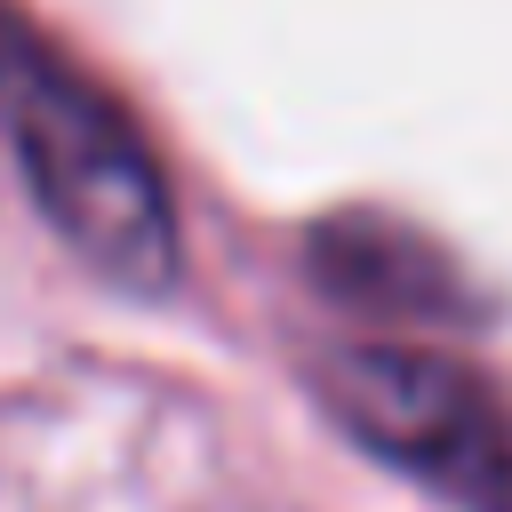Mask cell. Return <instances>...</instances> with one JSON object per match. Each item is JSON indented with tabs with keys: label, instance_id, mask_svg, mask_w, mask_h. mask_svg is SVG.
I'll return each mask as SVG.
<instances>
[{
	"label": "cell",
	"instance_id": "cell-1",
	"mask_svg": "<svg viewBox=\"0 0 512 512\" xmlns=\"http://www.w3.org/2000/svg\"><path fill=\"white\" fill-rule=\"evenodd\" d=\"M0 136L48 224L104 280L136 296L176 280V208L136 120L8 0H0Z\"/></svg>",
	"mask_w": 512,
	"mask_h": 512
},
{
	"label": "cell",
	"instance_id": "cell-2",
	"mask_svg": "<svg viewBox=\"0 0 512 512\" xmlns=\"http://www.w3.org/2000/svg\"><path fill=\"white\" fill-rule=\"evenodd\" d=\"M320 400L456 512H512V416L472 368L408 344H360L320 360Z\"/></svg>",
	"mask_w": 512,
	"mask_h": 512
},
{
	"label": "cell",
	"instance_id": "cell-3",
	"mask_svg": "<svg viewBox=\"0 0 512 512\" xmlns=\"http://www.w3.org/2000/svg\"><path fill=\"white\" fill-rule=\"evenodd\" d=\"M312 272L336 304H360V312H400V320H432V312H464V288L456 272L400 224L384 216H336L320 240H312Z\"/></svg>",
	"mask_w": 512,
	"mask_h": 512
}]
</instances>
